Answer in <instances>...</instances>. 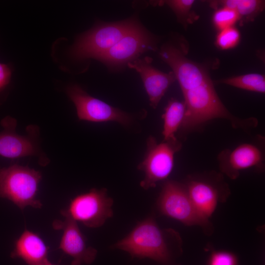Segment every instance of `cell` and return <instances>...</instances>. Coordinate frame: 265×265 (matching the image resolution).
Listing matches in <instances>:
<instances>
[{
	"label": "cell",
	"mask_w": 265,
	"mask_h": 265,
	"mask_svg": "<svg viewBox=\"0 0 265 265\" xmlns=\"http://www.w3.org/2000/svg\"><path fill=\"white\" fill-rule=\"evenodd\" d=\"M113 199L109 197L106 188H92L79 194L70 201L67 209L61 213L89 228L102 226L113 215Z\"/></svg>",
	"instance_id": "6"
},
{
	"label": "cell",
	"mask_w": 265,
	"mask_h": 265,
	"mask_svg": "<svg viewBox=\"0 0 265 265\" xmlns=\"http://www.w3.org/2000/svg\"><path fill=\"white\" fill-rule=\"evenodd\" d=\"M235 87L261 93L265 92V77L258 73L232 77L217 81Z\"/></svg>",
	"instance_id": "19"
},
{
	"label": "cell",
	"mask_w": 265,
	"mask_h": 265,
	"mask_svg": "<svg viewBox=\"0 0 265 265\" xmlns=\"http://www.w3.org/2000/svg\"><path fill=\"white\" fill-rule=\"evenodd\" d=\"M195 1L193 0H169L164 1L174 12L178 21L184 26L191 23L196 18L191 9Z\"/></svg>",
	"instance_id": "20"
},
{
	"label": "cell",
	"mask_w": 265,
	"mask_h": 265,
	"mask_svg": "<svg viewBox=\"0 0 265 265\" xmlns=\"http://www.w3.org/2000/svg\"><path fill=\"white\" fill-rule=\"evenodd\" d=\"M209 265H238V260L231 252L214 251L210 255Z\"/></svg>",
	"instance_id": "23"
},
{
	"label": "cell",
	"mask_w": 265,
	"mask_h": 265,
	"mask_svg": "<svg viewBox=\"0 0 265 265\" xmlns=\"http://www.w3.org/2000/svg\"><path fill=\"white\" fill-rule=\"evenodd\" d=\"M12 71L7 64L0 63V93L10 82Z\"/></svg>",
	"instance_id": "24"
},
{
	"label": "cell",
	"mask_w": 265,
	"mask_h": 265,
	"mask_svg": "<svg viewBox=\"0 0 265 265\" xmlns=\"http://www.w3.org/2000/svg\"><path fill=\"white\" fill-rule=\"evenodd\" d=\"M186 106L184 102L172 98L168 102L162 115L163 141L177 139L176 133L179 131L184 121Z\"/></svg>",
	"instance_id": "17"
},
{
	"label": "cell",
	"mask_w": 265,
	"mask_h": 265,
	"mask_svg": "<svg viewBox=\"0 0 265 265\" xmlns=\"http://www.w3.org/2000/svg\"><path fill=\"white\" fill-rule=\"evenodd\" d=\"M265 137L258 135L256 141L242 143L232 149H225L217 156L221 172L236 179L240 172L249 168L263 171L265 168Z\"/></svg>",
	"instance_id": "12"
},
{
	"label": "cell",
	"mask_w": 265,
	"mask_h": 265,
	"mask_svg": "<svg viewBox=\"0 0 265 265\" xmlns=\"http://www.w3.org/2000/svg\"><path fill=\"white\" fill-rule=\"evenodd\" d=\"M3 130L0 132V156L10 159L36 156L41 165H46L49 159L42 153L37 143L39 129L34 125L27 127V135H21L15 131L17 121L6 116L1 121Z\"/></svg>",
	"instance_id": "10"
},
{
	"label": "cell",
	"mask_w": 265,
	"mask_h": 265,
	"mask_svg": "<svg viewBox=\"0 0 265 265\" xmlns=\"http://www.w3.org/2000/svg\"><path fill=\"white\" fill-rule=\"evenodd\" d=\"M239 21L237 12L233 9L220 7L216 9L212 17L213 23L219 30L233 27Z\"/></svg>",
	"instance_id": "21"
},
{
	"label": "cell",
	"mask_w": 265,
	"mask_h": 265,
	"mask_svg": "<svg viewBox=\"0 0 265 265\" xmlns=\"http://www.w3.org/2000/svg\"><path fill=\"white\" fill-rule=\"evenodd\" d=\"M66 93L74 103L80 120L95 123L116 122L129 125L132 117L129 113L89 95L77 84L69 86Z\"/></svg>",
	"instance_id": "11"
},
{
	"label": "cell",
	"mask_w": 265,
	"mask_h": 265,
	"mask_svg": "<svg viewBox=\"0 0 265 265\" xmlns=\"http://www.w3.org/2000/svg\"><path fill=\"white\" fill-rule=\"evenodd\" d=\"M42 265H57L53 264L51 263L49 261L43 264Z\"/></svg>",
	"instance_id": "25"
},
{
	"label": "cell",
	"mask_w": 265,
	"mask_h": 265,
	"mask_svg": "<svg viewBox=\"0 0 265 265\" xmlns=\"http://www.w3.org/2000/svg\"><path fill=\"white\" fill-rule=\"evenodd\" d=\"M182 93L186 112L179 132L184 136L215 119L228 120L233 128L245 131L258 124L255 117L243 119L232 114L220 99L211 80Z\"/></svg>",
	"instance_id": "1"
},
{
	"label": "cell",
	"mask_w": 265,
	"mask_h": 265,
	"mask_svg": "<svg viewBox=\"0 0 265 265\" xmlns=\"http://www.w3.org/2000/svg\"><path fill=\"white\" fill-rule=\"evenodd\" d=\"M240 40L239 31L234 26L220 30L216 38V45L221 50L235 47Z\"/></svg>",
	"instance_id": "22"
},
{
	"label": "cell",
	"mask_w": 265,
	"mask_h": 265,
	"mask_svg": "<svg viewBox=\"0 0 265 265\" xmlns=\"http://www.w3.org/2000/svg\"><path fill=\"white\" fill-rule=\"evenodd\" d=\"M157 205L162 214L185 225H199L204 228L208 227L210 225L197 213L184 183L174 180L165 181L162 186Z\"/></svg>",
	"instance_id": "8"
},
{
	"label": "cell",
	"mask_w": 265,
	"mask_h": 265,
	"mask_svg": "<svg viewBox=\"0 0 265 265\" xmlns=\"http://www.w3.org/2000/svg\"><path fill=\"white\" fill-rule=\"evenodd\" d=\"M49 249L38 234L25 229L16 240L11 257L22 259L27 265H42L48 261Z\"/></svg>",
	"instance_id": "16"
},
{
	"label": "cell",
	"mask_w": 265,
	"mask_h": 265,
	"mask_svg": "<svg viewBox=\"0 0 265 265\" xmlns=\"http://www.w3.org/2000/svg\"><path fill=\"white\" fill-rule=\"evenodd\" d=\"M221 175L211 173L208 176H192L184 183L191 201L199 216L210 224L209 219L218 201L228 194V186Z\"/></svg>",
	"instance_id": "9"
},
{
	"label": "cell",
	"mask_w": 265,
	"mask_h": 265,
	"mask_svg": "<svg viewBox=\"0 0 265 265\" xmlns=\"http://www.w3.org/2000/svg\"><path fill=\"white\" fill-rule=\"evenodd\" d=\"M168 232L162 230L154 219L149 217L138 223L114 247L128 252L132 257L147 258L166 265L172 258Z\"/></svg>",
	"instance_id": "2"
},
{
	"label": "cell",
	"mask_w": 265,
	"mask_h": 265,
	"mask_svg": "<svg viewBox=\"0 0 265 265\" xmlns=\"http://www.w3.org/2000/svg\"><path fill=\"white\" fill-rule=\"evenodd\" d=\"M152 58L149 56L137 58L129 62L128 67L134 69L140 75L150 106L156 108L170 87L176 80L172 72H161L152 65Z\"/></svg>",
	"instance_id": "15"
},
{
	"label": "cell",
	"mask_w": 265,
	"mask_h": 265,
	"mask_svg": "<svg viewBox=\"0 0 265 265\" xmlns=\"http://www.w3.org/2000/svg\"><path fill=\"white\" fill-rule=\"evenodd\" d=\"M64 217V220L56 219L52 224L53 229L62 230L58 249L73 258L71 265L91 264L96 257L97 250L87 245L77 222L69 216Z\"/></svg>",
	"instance_id": "14"
},
{
	"label": "cell",
	"mask_w": 265,
	"mask_h": 265,
	"mask_svg": "<svg viewBox=\"0 0 265 265\" xmlns=\"http://www.w3.org/2000/svg\"><path fill=\"white\" fill-rule=\"evenodd\" d=\"M210 5L217 8L226 7L234 10L239 21L242 23L252 21L265 8V0H222L210 1Z\"/></svg>",
	"instance_id": "18"
},
{
	"label": "cell",
	"mask_w": 265,
	"mask_h": 265,
	"mask_svg": "<svg viewBox=\"0 0 265 265\" xmlns=\"http://www.w3.org/2000/svg\"><path fill=\"white\" fill-rule=\"evenodd\" d=\"M139 24L135 18L102 23L77 39L70 50V54L77 60L89 58L97 59Z\"/></svg>",
	"instance_id": "4"
},
{
	"label": "cell",
	"mask_w": 265,
	"mask_h": 265,
	"mask_svg": "<svg viewBox=\"0 0 265 265\" xmlns=\"http://www.w3.org/2000/svg\"><path fill=\"white\" fill-rule=\"evenodd\" d=\"M182 147V143L178 139L159 143L154 136H150L147 140L144 157L137 166L144 173L140 186L148 189L166 180L173 170L175 155Z\"/></svg>",
	"instance_id": "5"
},
{
	"label": "cell",
	"mask_w": 265,
	"mask_h": 265,
	"mask_svg": "<svg viewBox=\"0 0 265 265\" xmlns=\"http://www.w3.org/2000/svg\"><path fill=\"white\" fill-rule=\"evenodd\" d=\"M42 174L39 171L17 164L0 168V197L6 198L21 210L27 206L41 208L37 195Z\"/></svg>",
	"instance_id": "3"
},
{
	"label": "cell",
	"mask_w": 265,
	"mask_h": 265,
	"mask_svg": "<svg viewBox=\"0 0 265 265\" xmlns=\"http://www.w3.org/2000/svg\"><path fill=\"white\" fill-rule=\"evenodd\" d=\"M157 44V38L139 24L97 59L109 69L117 70L144 52L155 50Z\"/></svg>",
	"instance_id": "7"
},
{
	"label": "cell",
	"mask_w": 265,
	"mask_h": 265,
	"mask_svg": "<svg viewBox=\"0 0 265 265\" xmlns=\"http://www.w3.org/2000/svg\"><path fill=\"white\" fill-rule=\"evenodd\" d=\"M159 55L172 69L182 92L211 80L206 69L186 57L185 53L175 45L163 46Z\"/></svg>",
	"instance_id": "13"
}]
</instances>
